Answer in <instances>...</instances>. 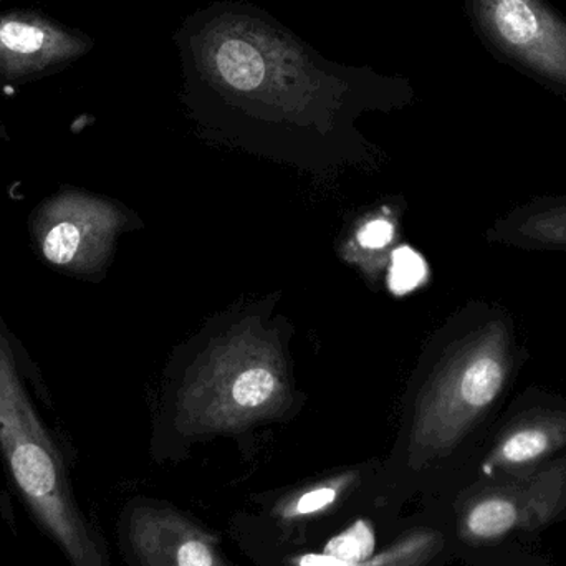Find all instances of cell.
Returning a JSON list of instances; mask_svg holds the SVG:
<instances>
[{"label":"cell","mask_w":566,"mask_h":566,"mask_svg":"<svg viewBox=\"0 0 566 566\" xmlns=\"http://www.w3.org/2000/svg\"><path fill=\"white\" fill-rule=\"evenodd\" d=\"M172 40L182 96L201 115L329 129L361 109L402 105L412 95L405 76L333 62L245 0L195 10Z\"/></svg>","instance_id":"6da1fadb"},{"label":"cell","mask_w":566,"mask_h":566,"mask_svg":"<svg viewBox=\"0 0 566 566\" xmlns=\"http://www.w3.org/2000/svg\"><path fill=\"white\" fill-rule=\"evenodd\" d=\"M527 358L514 315L497 302L475 303L426 402L418 429L421 462L448 459L471 444L481 455Z\"/></svg>","instance_id":"7a4b0ae2"},{"label":"cell","mask_w":566,"mask_h":566,"mask_svg":"<svg viewBox=\"0 0 566 566\" xmlns=\"http://www.w3.org/2000/svg\"><path fill=\"white\" fill-rule=\"evenodd\" d=\"M557 524H566V454L527 474L469 484L455 531L462 545L488 555Z\"/></svg>","instance_id":"3957f363"},{"label":"cell","mask_w":566,"mask_h":566,"mask_svg":"<svg viewBox=\"0 0 566 566\" xmlns=\"http://www.w3.org/2000/svg\"><path fill=\"white\" fill-rule=\"evenodd\" d=\"M475 33L501 62L566 93V20L544 0H465Z\"/></svg>","instance_id":"277c9868"},{"label":"cell","mask_w":566,"mask_h":566,"mask_svg":"<svg viewBox=\"0 0 566 566\" xmlns=\"http://www.w3.org/2000/svg\"><path fill=\"white\" fill-rule=\"evenodd\" d=\"M566 454V399L544 388H528L502 411L472 482L527 474Z\"/></svg>","instance_id":"5b68a950"},{"label":"cell","mask_w":566,"mask_h":566,"mask_svg":"<svg viewBox=\"0 0 566 566\" xmlns=\"http://www.w3.org/2000/svg\"><path fill=\"white\" fill-rule=\"evenodd\" d=\"M115 209L78 191H62L32 216V235L42 258L66 274L98 268L116 229Z\"/></svg>","instance_id":"8992f818"},{"label":"cell","mask_w":566,"mask_h":566,"mask_svg":"<svg viewBox=\"0 0 566 566\" xmlns=\"http://www.w3.org/2000/svg\"><path fill=\"white\" fill-rule=\"evenodd\" d=\"M95 49V39L30 9L0 12V82L23 85L62 72Z\"/></svg>","instance_id":"52a82bcc"},{"label":"cell","mask_w":566,"mask_h":566,"mask_svg":"<svg viewBox=\"0 0 566 566\" xmlns=\"http://www.w3.org/2000/svg\"><path fill=\"white\" fill-rule=\"evenodd\" d=\"M123 537L138 566H226L214 538L168 509L133 505Z\"/></svg>","instance_id":"ba28073f"},{"label":"cell","mask_w":566,"mask_h":566,"mask_svg":"<svg viewBox=\"0 0 566 566\" xmlns=\"http://www.w3.org/2000/svg\"><path fill=\"white\" fill-rule=\"evenodd\" d=\"M488 241L524 251H566V196H538L511 209L489 229Z\"/></svg>","instance_id":"9c48e42d"},{"label":"cell","mask_w":566,"mask_h":566,"mask_svg":"<svg viewBox=\"0 0 566 566\" xmlns=\"http://www.w3.org/2000/svg\"><path fill=\"white\" fill-rule=\"evenodd\" d=\"M448 538L436 528H416L365 566H428L442 554Z\"/></svg>","instance_id":"30bf717a"},{"label":"cell","mask_w":566,"mask_h":566,"mask_svg":"<svg viewBox=\"0 0 566 566\" xmlns=\"http://www.w3.org/2000/svg\"><path fill=\"white\" fill-rule=\"evenodd\" d=\"M375 547L373 525L368 521H356L352 527L333 537L323 548V554L352 566H365L375 555Z\"/></svg>","instance_id":"8fae6325"},{"label":"cell","mask_w":566,"mask_h":566,"mask_svg":"<svg viewBox=\"0 0 566 566\" xmlns=\"http://www.w3.org/2000/svg\"><path fill=\"white\" fill-rule=\"evenodd\" d=\"M275 378L264 368L249 369L239 376L232 388V398L239 406L255 408L264 405L275 391Z\"/></svg>","instance_id":"7c38bea8"},{"label":"cell","mask_w":566,"mask_h":566,"mask_svg":"<svg viewBox=\"0 0 566 566\" xmlns=\"http://www.w3.org/2000/svg\"><path fill=\"white\" fill-rule=\"evenodd\" d=\"M345 485V481H335L303 492L302 495L293 499V501L283 509V517H310V515L326 511V509L332 507V505L338 501L339 494H342Z\"/></svg>","instance_id":"4fadbf2b"},{"label":"cell","mask_w":566,"mask_h":566,"mask_svg":"<svg viewBox=\"0 0 566 566\" xmlns=\"http://www.w3.org/2000/svg\"><path fill=\"white\" fill-rule=\"evenodd\" d=\"M426 277L422 259L409 249H399L392 264L391 286L396 293H406L415 289Z\"/></svg>","instance_id":"5bb4252c"},{"label":"cell","mask_w":566,"mask_h":566,"mask_svg":"<svg viewBox=\"0 0 566 566\" xmlns=\"http://www.w3.org/2000/svg\"><path fill=\"white\" fill-rule=\"evenodd\" d=\"M484 557V566H545L541 555L531 554L524 547L505 548Z\"/></svg>","instance_id":"9a60e30c"},{"label":"cell","mask_w":566,"mask_h":566,"mask_svg":"<svg viewBox=\"0 0 566 566\" xmlns=\"http://www.w3.org/2000/svg\"><path fill=\"white\" fill-rule=\"evenodd\" d=\"M392 238V228L386 221H373L363 229L359 234V241L365 248L379 249L385 248Z\"/></svg>","instance_id":"2e32d148"},{"label":"cell","mask_w":566,"mask_h":566,"mask_svg":"<svg viewBox=\"0 0 566 566\" xmlns=\"http://www.w3.org/2000/svg\"><path fill=\"white\" fill-rule=\"evenodd\" d=\"M300 566H352L345 564V562L338 560V558L332 557V555H305L300 558Z\"/></svg>","instance_id":"e0dca14e"}]
</instances>
